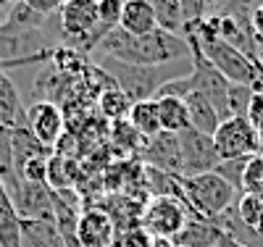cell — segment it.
<instances>
[{"mask_svg":"<svg viewBox=\"0 0 263 247\" xmlns=\"http://www.w3.org/2000/svg\"><path fill=\"white\" fill-rule=\"evenodd\" d=\"M98 50L105 58L132 63V66H168V63L190 61L187 40L179 34H168L163 29H156L142 37H132L116 27L100 40Z\"/></svg>","mask_w":263,"mask_h":247,"instance_id":"obj_1","label":"cell"},{"mask_svg":"<svg viewBox=\"0 0 263 247\" xmlns=\"http://www.w3.org/2000/svg\"><path fill=\"white\" fill-rule=\"evenodd\" d=\"M98 69L111 79L114 87H119L132 103L153 100L166 82L177 79V77H184L182 61L168 63V66H132V63H121V61L100 55Z\"/></svg>","mask_w":263,"mask_h":247,"instance_id":"obj_2","label":"cell"},{"mask_svg":"<svg viewBox=\"0 0 263 247\" xmlns=\"http://www.w3.org/2000/svg\"><path fill=\"white\" fill-rule=\"evenodd\" d=\"M179 184L187 200V208L192 211L195 218H208L216 221L227 211H232L237 192L232 184H227L218 174H197V176H179Z\"/></svg>","mask_w":263,"mask_h":247,"instance_id":"obj_3","label":"cell"},{"mask_svg":"<svg viewBox=\"0 0 263 247\" xmlns=\"http://www.w3.org/2000/svg\"><path fill=\"white\" fill-rule=\"evenodd\" d=\"M192 218L187 205H182L174 197H150V203L142 208L140 226L153 237V239H174L184 223Z\"/></svg>","mask_w":263,"mask_h":247,"instance_id":"obj_4","label":"cell"},{"mask_svg":"<svg viewBox=\"0 0 263 247\" xmlns=\"http://www.w3.org/2000/svg\"><path fill=\"white\" fill-rule=\"evenodd\" d=\"M190 34H192V32H190ZM195 40H197V37H195ZM197 45H200L203 55H205L232 84H253V82H255V77H258V71H260L258 63H255V58H250V55H245L242 50L232 48V45H227L224 40H205V42L197 40Z\"/></svg>","mask_w":263,"mask_h":247,"instance_id":"obj_5","label":"cell"},{"mask_svg":"<svg viewBox=\"0 0 263 247\" xmlns=\"http://www.w3.org/2000/svg\"><path fill=\"white\" fill-rule=\"evenodd\" d=\"M213 145L221 161H234V158H250L260 153L258 131L248 119H227L218 124L213 134Z\"/></svg>","mask_w":263,"mask_h":247,"instance_id":"obj_6","label":"cell"},{"mask_svg":"<svg viewBox=\"0 0 263 247\" xmlns=\"http://www.w3.org/2000/svg\"><path fill=\"white\" fill-rule=\"evenodd\" d=\"M179 155H182V174L179 176H197V174H208L218 166V153L213 145V137L197 131L192 126L182 129L179 134Z\"/></svg>","mask_w":263,"mask_h":247,"instance_id":"obj_7","label":"cell"},{"mask_svg":"<svg viewBox=\"0 0 263 247\" xmlns=\"http://www.w3.org/2000/svg\"><path fill=\"white\" fill-rule=\"evenodd\" d=\"M142 163L171 176L182 174V155H179V137L171 131H158L156 137L145 140L142 145Z\"/></svg>","mask_w":263,"mask_h":247,"instance_id":"obj_8","label":"cell"},{"mask_svg":"<svg viewBox=\"0 0 263 247\" xmlns=\"http://www.w3.org/2000/svg\"><path fill=\"white\" fill-rule=\"evenodd\" d=\"M8 195L21 218H53V189L48 184L16 179V184L8 189Z\"/></svg>","mask_w":263,"mask_h":247,"instance_id":"obj_9","label":"cell"},{"mask_svg":"<svg viewBox=\"0 0 263 247\" xmlns=\"http://www.w3.org/2000/svg\"><path fill=\"white\" fill-rule=\"evenodd\" d=\"M27 129L42 145L55 147L63 137V113H61V108L53 100H34L27 108Z\"/></svg>","mask_w":263,"mask_h":247,"instance_id":"obj_10","label":"cell"},{"mask_svg":"<svg viewBox=\"0 0 263 247\" xmlns=\"http://www.w3.org/2000/svg\"><path fill=\"white\" fill-rule=\"evenodd\" d=\"M116 237V226L103 208H87L79 216L77 242L79 247H111Z\"/></svg>","mask_w":263,"mask_h":247,"instance_id":"obj_11","label":"cell"},{"mask_svg":"<svg viewBox=\"0 0 263 247\" xmlns=\"http://www.w3.org/2000/svg\"><path fill=\"white\" fill-rule=\"evenodd\" d=\"M227 232L221 226V218L208 221V218H190L184 229L174 237V247H216Z\"/></svg>","mask_w":263,"mask_h":247,"instance_id":"obj_12","label":"cell"},{"mask_svg":"<svg viewBox=\"0 0 263 247\" xmlns=\"http://www.w3.org/2000/svg\"><path fill=\"white\" fill-rule=\"evenodd\" d=\"M119 29H124L132 37H142V34H150V32L158 29L156 13H153L147 0H124Z\"/></svg>","mask_w":263,"mask_h":247,"instance_id":"obj_13","label":"cell"},{"mask_svg":"<svg viewBox=\"0 0 263 247\" xmlns=\"http://www.w3.org/2000/svg\"><path fill=\"white\" fill-rule=\"evenodd\" d=\"M0 126L6 129L27 126V108L21 103V95L16 84L8 79V74H0Z\"/></svg>","mask_w":263,"mask_h":247,"instance_id":"obj_14","label":"cell"},{"mask_svg":"<svg viewBox=\"0 0 263 247\" xmlns=\"http://www.w3.org/2000/svg\"><path fill=\"white\" fill-rule=\"evenodd\" d=\"M21 247H66L53 218H21Z\"/></svg>","mask_w":263,"mask_h":247,"instance_id":"obj_15","label":"cell"},{"mask_svg":"<svg viewBox=\"0 0 263 247\" xmlns=\"http://www.w3.org/2000/svg\"><path fill=\"white\" fill-rule=\"evenodd\" d=\"M184 105H187V119H190V126L208 134L213 137L218 124H221V116H218V110L213 108V103L208 98H203L200 92H190L184 98Z\"/></svg>","mask_w":263,"mask_h":247,"instance_id":"obj_16","label":"cell"},{"mask_svg":"<svg viewBox=\"0 0 263 247\" xmlns=\"http://www.w3.org/2000/svg\"><path fill=\"white\" fill-rule=\"evenodd\" d=\"M0 247H21V216L0 179Z\"/></svg>","mask_w":263,"mask_h":247,"instance_id":"obj_17","label":"cell"},{"mask_svg":"<svg viewBox=\"0 0 263 247\" xmlns=\"http://www.w3.org/2000/svg\"><path fill=\"white\" fill-rule=\"evenodd\" d=\"M50 155H53V147L42 145L27 126L13 129V174H18V168L24 163L34 158H50Z\"/></svg>","mask_w":263,"mask_h":247,"instance_id":"obj_18","label":"cell"},{"mask_svg":"<svg viewBox=\"0 0 263 247\" xmlns=\"http://www.w3.org/2000/svg\"><path fill=\"white\" fill-rule=\"evenodd\" d=\"M234 218L253 237L263 239V195H250V192L239 195L237 205H234Z\"/></svg>","mask_w":263,"mask_h":247,"instance_id":"obj_19","label":"cell"},{"mask_svg":"<svg viewBox=\"0 0 263 247\" xmlns=\"http://www.w3.org/2000/svg\"><path fill=\"white\" fill-rule=\"evenodd\" d=\"M126 121L132 124V129H135L142 140L156 137V134L161 131V121H158V105H156V100H140V103H132Z\"/></svg>","mask_w":263,"mask_h":247,"instance_id":"obj_20","label":"cell"},{"mask_svg":"<svg viewBox=\"0 0 263 247\" xmlns=\"http://www.w3.org/2000/svg\"><path fill=\"white\" fill-rule=\"evenodd\" d=\"M156 105H158V121H161V131L179 134L182 129H187V126H190L184 100H179V98H156Z\"/></svg>","mask_w":263,"mask_h":247,"instance_id":"obj_21","label":"cell"},{"mask_svg":"<svg viewBox=\"0 0 263 247\" xmlns=\"http://www.w3.org/2000/svg\"><path fill=\"white\" fill-rule=\"evenodd\" d=\"M147 3H150L153 13H156L158 29L182 37L184 18H182V3H179V0H147Z\"/></svg>","mask_w":263,"mask_h":247,"instance_id":"obj_22","label":"cell"},{"mask_svg":"<svg viewBox=\"0 0 263 247\" xmlns=\"http://www.w3.org/2000/svg\"><path fill=\"white\" fill-rule=\"evenodd\" d=\"M129 108H132V100L121 92L119 87L103 89V95H100V110L111 121H124L129 116Z\"/></svg>","mask_w":263,"mask_h":247,"instance_id":"obj_23","label":"cell"},{"mask_svg":"<svg viewBox=\"0 0 263 247\" xmlns=\"http://www.w3.org/2000/svg\"><path fill=\"white\" fill-rule=\"evenodd\" d=\"M250 98H253V87L250 84H232L229 95H227V113H229V119H245Z\"/></svg>","mask_w":263,"mask_h":247,"instance_id":"obj_24","label":"cell"},{"mask_svg":"<svg viewBox=\"0 0 263 247\" xmlns=\"http://www.w3.org/2000/svg\"><path fill=\"white\" fill-rule=\"evenodd\" d=\"M263 195V153H255L248 158L245 174H242V195Z\"/></svg>","mask_w":263,"mask_h":247,"instance_id":"obj_25","label":"cell"},{"mask_svg":"<svg viewBox=\"0 0 263 247\" xmlns=\"http://www.w3.org/2000/svg\"><path fill=\"white\" fill-rule=\"evenodd\" d=\"M248 158H234V161H218V166L213 168V174H218L227 184H232V189L237 195H242V174H245Z\"/></svg>","mask_w":263,"mask_h":247,"instance_id":"obj_26","label":"cell"},{"mask_svg":"<svg viewBox=\"0 0 263 247\" xmlns=\"http://www.w3.org/2000/svg\"><path fill=\"white\" fill-rule=\"evenodd\" d=\"M111 247H153V237L142 226H129L116 232Z\"/></svg>","mask_w":263,"mask_h":247,"instance_id":"obj_27","label":"cell"},{"mask_svg":"<svg viewBox=\"0 0 263 247\" xmlns=\"http://www.w3.org/2000/svg\"><path fill=\"white\" fill-rule=\"evenodd\" d=\"M124 11V0H98V24L105 27L108 32L119 27Z\"/></svg>","mask_w":263,"mask_h":247,"instance_id":"obj_28","label":"cell"},{"mask_svg":"<svg viewBox=\"0 0 263 247\" xmlns=\"http://www.w3.org/2000/svg\"><path fill=\"white\" fill-rule=\"evenodd\" d=\"M190 92H192V79H190V71H187L184 77H177V79L166 82L156 92V98H179V100H184ZM156 98H153V100H156Z\"/></svg>","mask_w":263,"mask_h":247,"instance_id":"obj_29","label":"cell"},{"mask_svg":"<svg viewBox=\"0 0 263 247\" xmlns=\"http://www.w3.org/2000/svg\"><path fill=\"white\" fill-rule=\"evenodd\" d=\"M179 3H182V18H184V24H195V21L205 18L208 0H179Z\"/></svg>","mask_w":263,"mask_h":247,"instance_id":"obj_30","label":"cell"},{"mask_svg":"<svg viewBox=\"0 0 263 247\" xmlns=\"http://www.w3.org/2000/svg\"><path fill=\"white\" fill-rule=\"evenodd\" d=\"M245 119H248L255 129L263 124V95H260V92H255V89H253V98H250V105H248Z\"/></svg>","mask_w":263,"mask_h":247,"instance_id":"obj_31","label":"cell"},{"mask_svg":"<svg viewBox=\"0 0 263 247\" xmlns=\"http://www.w3.org/2000/svg\"><path fill=\"white\" fill-rule=\"evenodd\" d=\"M24 3L40 16H50V13L61 11V6L66 3V0H24Z\"/></svg>","mask_w":263,"mask_h":247,"instance_id":"obj_32","label":"cell"},{"mask_svg":"<svg viewBox=\"0 0 263 247\" xmlns=\"http://www.w3.org/2000/svg\"><path fill=\"white\" fill-rule=\"evenodd\" d=\"M250 29H253L255 45H263V3H258L250 11Z\"/></svg>","mask_w":263,"mask_h":247,"instance_id":"obj_33","label":"cell"},{"mask_svg":"<svg viewBox=\"0 0 263 247\" xmlns=\"http://www.w3.org/2000/svg\"><path fill=\"white\" fill-rule=\"evenodd\" d=\"M216 247H250V244H245V242L234 239L232 234H224L221 239H218V244H216Z\"/></svg>","mask_w":263,"mask_h":247,"instance_id":"obj_34","label":"cell"},{"mask_svg":"<svg viewBox=\"0 0 263 247\" xmlns=\"http://www.w3.org/2000/svg\"><path fill=\"white\" fill-rule=\"evenodd\" d=\"M255 63H258V69L263 71V45H255Z\"/></svg>","mask_w":263,"mask_h":247,"instance_id":"obj_35","label":"cell"},{"mask_svg":"<svg viewBox=\"0 0 263 247\" xmlns=\"http://www.w3.org/2000/svg\"><path fill=\"white\" fill-rule=\"evenodd\" d=\"M255 131H258V142H260V153H263V124H260Z\"/></svg>","mask_w":263,"mask_h":247,"instance_id":"obj_36","label":"cell"},{"mask_svg":"<svg viewBox=\"0 0 263 247\" xmlns=\"http://www.w3.org/2000/svg\"><path fill=\"white\" fill-rule=\"evenodd\" d=\"M8 3H16V0H0V11H3V8H6Z\"/></svg>","mask_w":263,"mask_h":247,"instance_id":"obj_37","label":"cell"},{"mask_svg":"<svg viewBox=\"0 0 263 247\" xmlns=\"http://www.w3.org/2000/svg\"><path fill=\"white\" fill-rule=\"evenodd\" d=\"M92 3H98V0H92Z\"/></svg>","mask_w":263,"mask_h":247,"instance_id":"obj_38","label":"cell"}]
</instances>
